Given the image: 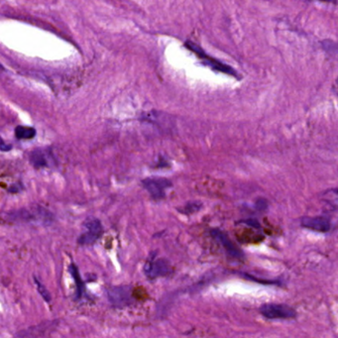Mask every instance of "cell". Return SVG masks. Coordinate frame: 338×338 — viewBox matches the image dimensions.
<instances>
[{"label": "cell", "instance_id": "cell-1", "mask_svg": "<svg viewBox=\"0 0 338 338\" xmlns=\"http://www.w3.org/2000/svg\"><path fill=\"white\" fill-rule=\"evenodd\" d=\"M7 218L15 222H37L48 224L53 221L54 216L44 207L35 206L11 211L7 213Z\"/></svg>", "mask_w": 338, "mask_h": 338}, {"label": "cell", "instance_id": "cell-2", "mask_svg": "<svg viewBox=\"0 0 338 338\" xmlns=\"http://www.w3.org/2000/svg\"><path fill=\"white\" fill-rule=\"evenodd\" d=\"M185 45H186V47L189 49V50H191L192 52L195 53L197 55V57H199L203 61V63L206 66L210 67L212 70L220 72V73H223V74H226V75L231 76V77H235L237 79H240L239 75L237 74V72L234 69H232L228 65H225V64L219 62L218 60H216L214 58L209 57L208 55L205 54V52L202 49L198 47L196 44H194L192 41H187L185 43Z\"/></svg>", "mask_w": 338, "mask_h": 338}, {"label": "cell", "instance_id": "cell-3", "mask_svg": "<svg viewBox=\"0 0 338 338\" xmlns=\"http://www.w3.org/2000/svg\"><path fill=\"white\" fill-rule=\"evenodd\" d=\"M259 311L268 319H290L296 316V311L292 307L282 303H265Z\"/></svg>", "mask_w": 338, "mask_h": 338}, {"label": "cell", "instance_id": "cell-4", "mask_svg": "<svg viewBox=\"0 0 338 338\" xmlns=\"http://www.w3.org/2000/svg\"><path fill=\"white\" fill-rule=\"evenodd\" d=\"M85 231L79 237L78 243L81 245H92L101 237L103 233V227L97 218L90 217L84 223Z\"/></svg>", "mask_w": 338, "mask_h": 338}, {"label": "cell", "instance_id": "cell-5", "mask_svg": "<svg viewBox=\"0 0 338 338\" xmlns=\"http://www.w3.org/2000/svg\"><path fill=\"white\" fill-rule=\"evenodd\" d=\"M107 297L110 303L117 307H124L132 303V289L129 286H115L107 289Z\"/></svg>", "mask_w": 338, "mask_h": 338}, {"label": "cell", "instance_id": "cell-6", "mask_svg": "<svg viewBox=\"0 0 338 338\" xmlns=\"http://www.w3.org/2000/svg\"><path fill=\"white\" fill-rule=\"evenodd\" d=\"M144 272L149 279L154 280L156 278L169 275L172 272V268L167 260L152 256L146 262Z\"/></svg>", "mask_w": 338, "mask_h": 338}, {"label": "cell", "instance_id": "cell-7", "mask_svg": "<svg viewBox=\"0 0 338 338\" xmlns=\"http://www.w3.org/2000/svg\"><path fill=\"white\" fill-rule=\"evenodd\" d=\"M142 186L154 199H163L166 190L173 186L172 182L164 178H148L142 181Z\"/></svg>", "mask_w": 338, "mask_h": 338}, {"label": "cell", "instance_id": "cell-8", "mask_svg": "<svg viewBox=\"0 0 338 338\" xmlns=\"http://www.w3.org/2000/svg\"><path fill=\"white\" fill-rule=\"evenodd\" d=\"M210 233H211V236L225 249V251L230 256L234 258H238V259L243 257V253L239 249V247L236 246L223 231L219 229H212Z\"/></svg>", "mask_w": 338, "mask_h": 338}, {"label": "cell", "instance_id": "cell-9", "mask_svg": "<svg viewBox=\"0 0 338 338\" xmlns=\"http://www.w3.org/2000/svg\"><path fill=\"white\" fill-rule=\"evenodd\" d=\"M300 224L302 227L306 229H309L315 232H321V233H326L331 228V224L329 220L322 216L303 217L300 221Z\"/></svg>", "mask_w": 338, "mask_h": 338}, {"label": "cell", "instance_id": "cell-10", "mask_svg": "<svg viewBox=\"0 0 338 338\" xmlns=\"http://www.w3.org/2000/svg\"><path fill=\"white\" fill-rule=\"evenodd\" d=\"M52 160L51 152L44 149H36L30 155V162L37 169L48 167Z\"/></svg>", "mask_w": 338, "mask_h": 338}, {"label": "cell", "instance_id": "cell-11", "mask_svg": "<svg viewBox=\"0 0 338 338\" xmlns=\"http://www.w3.org/2000/svg\"><path fill=\"white\" fill-rule=\"evenodd\" d=\"M36 129L29 126H17L15 128V136L19 140H28L36 136Z\"/></svg>", "mask_w": 338, "mask_h": 338}, {"label": "cell", "instance_id": "cell-12", "mask_svg": "<svg viewBox=\"0 0 338 338\" xmlns=\"http://www.w3.org/2000/svg\"><path fill=\"white\" fill-rule=\"evenodd\" d=\"M70 269H71V274L74 278V280L76 281V286H77V297L80 298L82 296V293H83V290H84V283L81 279V276L79 274V270L78 268L76 267L75 264H72L70 266Z\"/></svg>", "mask_w": 338, "mask_h": 338}, {"label": "cell", "instance_id": "cell-13", "mask_svg": "<svg viewBox=\"0 0 338 338\" xmlns=\"http://www.w3.org/2000/svg\"><path fill=\"white\" fill-rule=\"evenodd\" d=\"M200 207H201V203L200 202L193 201V202H189L181 211L184 212V213L190 214V213H193V212L199 210Z\"/></svg>", "mask_w": 338, "mask_h": 338}, {"label": "cell", "instance_id": "cell-14", "mask_svg": "<svg viewBox=\"0 0 338 338\" xmlns=\"http://www.w3.org/2000/svg\"><path fill=\"white\" fill-rule=\"evenodd\" d=\"M35 283H36V286H37V289H38V291L39 293L43 296V298L47 301V302H50L51 301V294L49 293L48 290L42 285V283H40L36 278H35Z\"/></svg>", "mask_w": 338, "mask_h": 338}, {"label": "cell", "instance_id": "cell-15", "mask_svg": "<svg viewBox=\"0 0 338 338\" xmlns=\"http://www.w3.org/2000/svg\"><path fill=\"white\" fill-rule=\"evenodd\" d=\"M18 185H19V184H15V185H13L12 187H10L9 190H8V192H9V193H13L20 192V191L23 189V187H22V186H21V187H18Z\"/></svg>", "mask_w": 338, "mask_h": 338}, {"label": "cell", "instance_id": "cell-16", "mask_svg": "<svg viewBox=\"0 0 338 338\" xmlns=\"http://www.w3.org/2000/svg\"><path fill=\"white\" fill-rule=\"evenodd\" d=\"M11 148H12V146L6 145V144L4 143V141H3V140L1 141V151H3V152H7V151L11 150Z\"/></svg>", "mask_w": 338, "mask_h": 338}, {"label": "cell", "instance_id": "cell-17", "mask_svg": "<svg viewBox=\"0 0 338 338\" xmlns=\"http://www.w3.org/2000/svg\"><path fill=\"white\" fill-rule=\"evenodd\" d=\"M246 223H248L249 225H254L255 227H259V223L255 220H248V221H246Z\"/></svg>", "mask_w": 338, "mask_h": 338}, {"label": "cell", "instance_id": "cell-18", "mask_svg": "<svg viewBox=\"0 0 338 338\" xmlns=\"http://www.w3.org/2000/svg\"><path fill=\"white\" fill-rule=\"evenodd\" d=\"M337 82H338V80H337Z\"/></svg>", "mask_w": 338, "mask_h": 338}]
</instances>
